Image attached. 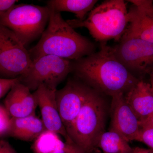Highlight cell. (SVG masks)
I'll list each match as a JSON object with an SVG mask.
<instances>
[{
	"mask_svg": "<svg viewBox=\"0 0 153 153\" xmlns=\"http://www.w3.org/2000/svg\"><path fill=\"white\" fill-rule=\"evenodd\" d=\"M128 11L129 24L124 35L153 44V1L133 0Z\"/></svg>",
	"mask_w": 153,
	"mask_h": 153,
	"instance_id": "obj_12",
	"label": "cell"
},
{
	"mask_svg": "<svg viewBox=\"0 0 153 153\" xmlns=\"http://www.w3.org/2000/svg\"><path fill=\"white\" fill-rule=\"evenodd\" d=\"M128 143L120 134L108 131L102 135L97 148L103 153H132L133 148Z\"/></svg>",
	"mask_w": 153,
	"mask_h": 153,
	"instance_id": "obj_18",
	"label": "cell"
},
{
	"mask_svg": "<svg viewBox=\"0 0 153 153\" xmlns=\"http://www.w3.org/2000/svg\"><path fill=\"white\" fill-rule=\"evenodd\" d=\"M111 123L109 130L117 133L128 142L137 141L141 127L140 122L125 99L124 94L111 97Z\"/></svg>",
	"mask_w": 153,
	"mask_h": 153,
	"instance_id": "obj_10",
	"label": "cell"
},
{
	"mask_svg": "<svg viewBox=\"0 0 153 153\" xmlns=\"http://www.w3.org/2000/svg\"><path fill=\"white\" fill-rule=\"evenodd\" d=\"M18 1L16 0H0V16L8 12Z\"/></svg>",
	"mask_w": 153,
	"mask_h": 153,
	"instance_id": "obj_22",
	"label": "cell"
},
{
	"mask_svg": "<svg viewBox=\"0 0 153 153\" xmlns=\"http://www.w3.org/2000/svg\"><path fill=\"white\" fill-rule=\"evenodd\" d=\"M70 60L52 55H45L32 60L27 71L19 77L20 82L36 91L44 85L53 89L72 72Z\"/></svg>",
	"mask_w": 153,
	"mask_h": 153,
	"instance_id": "obj_6",
	"label": "cell"
},
{
	"mask_svg": "<svg viewBox=\"0 0 153 153\" xmlns=\"http://www.w3.org/2000/svg\"><path fill=\"white\" fill-rule=\"evenodd\" d=\"M57 90L42 85L33 94L46 130L60 135L65 139V142L71 143L73 142L66 131L57 108L56 100Z\"/></svg>",
	"mask_w": 153,
	"mask_h": 153,
	"instance_id": "obj_11",
	"label": "cell"
},
{
	"mask_svg": "<svg viewBox=\"0 0 153 153\" xmlns=\"http://www.w3.org/2000/svg\"><path fill=\"white\" fill-rule=\"evenodd\" d=\"M46 130L42 120L36 114L22 118L11 117L7 136L25 141H34Z\"/></svg>",
	"mask_w": 153,
	"mask_h": 153,
	"instance_id": "obj_15",
	"label": "cell"
},
{
	"mask_svg": "<svg viewBox=\"0 0 153 153\" xmlns=\"http://www.w3.org/2000/svg\"><path fill=\"white\" fill-rule=\"evenodd\" d=\"M137 141L144 143L153 150V127L141 129Z\"/></svg>",
	"mask_w": 153,
	"mask_h": 153,
	"instance_id": "obj_20",
	"label": "cell"
},
{
	"mask_svg": "<svg viewBox=\"0 0 153 153\" xmlns=\"http://www.w3.org/2000/svg\"><path fill=\"white\" fill-rule=\"evenodd\" d=\"M19 81V77L13 79L0 78V99L8 93L12 86Z\"/></svg>",
	"mask_w": 153,
	"mask_h": 153,
	"instance_id": "obj_21",
	"label": "cell"
},
{
	"mask_svg": "<svg viewBox=\"0 0 153 153\" xmlns=\"http://www.w3.org/2000/svg\"><path fill=\"white\" fill-rule=\"evenodd\" d=\"M72 153H84V152L74 143Z\"/></svg>",
	"mask_w": 153,
	"mask_h": 153,
	"instance_id": "obj_26",
	"label": "cell"
},
{
	"mask_svg": "<svg viewBox=\"0 0 153 153\" xmlns=\"http://www.w3.org/2000/svg\"><path fill=\"white\" fill-rule=\"evenodd\" d=\"M112 48L118 60L133 75H149L153 70L152 43L123 35L119 43Z\"/></svg>",
	"mask_w": 153,
	"mask_h": 153,
	"instance_id": "obj_8",
	"label": "cell"
},
{
	"mask_svg": "<svg viewBox=\"0 0 153 153\" xmlns=\"http://www.w3.org/2000/svg\"><path fill=\"white\" fill-rule=\"evenodd\" d=\"M0 153H18L8 141L0 139Z\"/></svg>",
	"mask_w": 153,
	"mask_h": 153,
	"instance_id": "obj_23",
	"label": "cell"
},
{
	"mask_svg": "<svg viewBox=\"0 0 153 153\" xmlns=\"http://www.w3.org/2000/svg\"><path fill=\"white\" fill-rule=\"evenodd\" d=\"M125 99L140 123L153 113V91L151 84L142 79L124 94Z\"/></svg>",
	"mask_w": 153,
	"mask_h": 153,
	"instance_id": "obj_14",
	"label": "cell"
},
{
	"mask_svg": "<svg viewBox=\"0 0 153 153\" xmlns=\"http://www.w3.org/2000/svg\"><path fill=\"white\" fill-rule=\"evenodd\" d=\"M50 13L47 5L16 4L0 16V25L13 31L26 47L42 36L49 23Z\"/></svg>",
	"mask_w": 153,
	"mask_h": 153,
	"instance_id": "obj_5",
	"label": "cell"
},
{
	"mask_svg": "<svg viewBox=\"0 0 153 153\" xmlns=\"http://www.w3.org/2000/svg\"><path fill=\"white\" fill-rule=\"evenodd\" d=\"M141 129L153 127V113L147 118L140 123Z\"/></svg>",
	"mask_w": 153,
	"mask_h": 153,
	"instance_id": "obj_24",
	"label": "cell"
},
{
	"mask_svg": "<svg viewBox=\"0 0 153 153\" xmlns=\"http://www.w3.org/2000/svg\"><path fill=\"white\" fill-rule=\"evenodd\" d=\"M11 118L4 106L0 105V139L7 136Z\"/></svg>",
	"mask_w": 153,
	"mask_h": 153,
	"instance_id": "obj_19",
	"label": "cell"
},
{
	"mask_svg": "<svg viewBox=\"0 0 153 153\" xmlns=\"http://www.w3.org/2000/svg\"><path fill=\"white\" fill-rule=\"evenodd\" d=\"M72 28L85 27L97 41H120L129 24L128 11L123 0L104 1L93 9L83 21H66Z\"/></svg>",
	"mask_w": 153,
	"mask_h": 153,
	"instance_id": "obj_4",
	"label": "cell"
},
{
	"mask_svg": "<svg viewBox=\"0 0 153 153\" xmlns=\"http://www.w3.org/2000/svg\"><path fill=\"white\" fill-rule=\"evenodd\" d=\"M72 151H73V148H72V151H71V153H72Z\"/></svg>",
	"mask_w": 153,
	"mask_h": 153,
	"instance_id": "obj_28",
	"label": "cell"
},
{
	"mask_svg": "<svg viewBox=\"0 0 153 153\" xmlns=\"http://www.w3.org/2000/svg\"><path fill=\"white\" fill-rule=\"evenodd\" d=\"M132 153H133V152H132Z\"/></svg>",
	"mask_w": 153,
	"mask_h": 153,
	"instance_id": "obj_29",
	"label": "cell"
},
{
	"mask_svg": "<svg viewBox=\"0 0 153 153\" xmlns=\"http://www.w3.org/2000/svg\"><path fill=\"white\" fill-rule=\"evenodd\" d=\"M4 106L11 117L22 118L35 114L38 104L34 94L19 81L7 94Z\"/></svg>",
	"mask_w": 153,
	"mask_h": 153,
	"instance_id": "obj_13",
	"label": "cell"
},
{
	"mask_svg": "<svg viewBox=\"0 0 153 153\" xmlns=\"http://www.w3.org/2000/svg\"><path fill=\"white\" fill-rule=\"evenodd\" d=\"M76 78L105 96L125 94L140 79L119 61L112 47L101 43L100 49L72 63Z\"/></svg>",
	"mask_w": 153,
	"mask_h": 153,
	"instance_id": "obj_1",
	"label": "cell"
},
{
	"mask_svg": "<svg viewBox=\"0 0 153 153\" xmlns=\"http://www.w3.org/2000/svg\"><path fill=\"white\" fill-rule=\"evenodd\" d=\"M98 1L96 0H50L47 6L58 13L66 12L75 14L76 19L83 21L92 10Z\"/></svg>",
	"mask_w": 153,
	"mask_h": 153,
	"instance_id": "obj_17",
	"label": "cell"
},
{
	"mask_svg": "<svg viewBox=\"0 0 153 153\" xmlns=\"http://www.w3.org/2000/svg\"><path fill=\"white\" fill-rule=\"evenodd\" d=\"M105 95L89 87L78 116L67 132L84 153H92L105 132L108 107Z\"/></svg>",
	"mask_w": 153,
	"mask_h": 153,
	"instance_id": "obj_3",
	"label": "cell"
},
{
	"mask_svg": "<svg viewBox=\"0 0 153 153\" xmlns=\"http://www.w3.org/2000/svg\"><path fill=\"white\" fill-rule=\"evenodd\" d=\"M72 144L63 142L59 135L46 130L34 141L32 149L34 153H71Z\"/></svg>",
	"mask_w": 153,
	"mask_h": 153,
	"instance_id": "obj_16",
	"label": "cell"
},
{
	"mask_svg": "<svg viewBox=\"0 0 153 153\" xmlns=\"http://www.w3.org/2000/svg\"><path fill=\"white\" fill-rule=\"evenodd\" d=\"M89 87L76 78L69 79L63 88L56 90L57 108L67 132L81 110Z\"/></svg>",
	"mask_w": 153,
	"mask_h": 153,
	"instance_id": "obj_9",
	"label": "cell"
},
{
	"mask_svg": "<svg viewBox=\"0 0 153 153\" xmlns=\"http://www.w3.org/2000/svg\"><path fill=\"white\" fill-rule=\"evenodd\" d=\"M133 153H153V150L136 147L133 148Z\"/></svg>",
	"mask_w": 153,
	"mask_h": 153,
	"instance_id": "obj_25",
	"label": "cell"
},
{
	"mask_svg": "<svg viewBox=\"0 0 153 153\" xmlns=\"http://www.w3.org/2000/svg\"><path fill=\"white\" fill-rule=\"evenodd\" d=\"M32 62L29 51L16 35L0 25V74L10 79L20 77Z\"/></svg>",
	"mask_w": 153,
	"mask_h": 153,
	"instance_id": "obj_7",
	"label": "cell"
},
{
	"mask_svg": "<svg viewBox=\"0 0 153 153\" xmlns=\"http://www.w3.org/2000/svg\"><path fill=\"white\" fill-rule=\"evenodd\" d=\"M50 10L47 27L38 44L29 51L32 60L52 55L74 61L95 52L94 43L76 32L60 13Z\"/></svg>",
	"mask_w": 153,
	"mask_h": 153,
	"instance_id": "obj_2",
	"label": "cell"
},
{
	"mask_svg": "<svg viewBox=\"0 0 153 153\" xmlns=\"http://www.w3.org/2000/svg\"><path fill=\"white\" fill-rule=\"evenodd\" d=\"M150 77V84H151V87L153 91V69L150 72L149 74Z\"/></svg>",
	"mask_w": 153,
	"mask_h": 153,
	"instance_id": "obj_27",
	"label": "cell"
}]
</instances>
